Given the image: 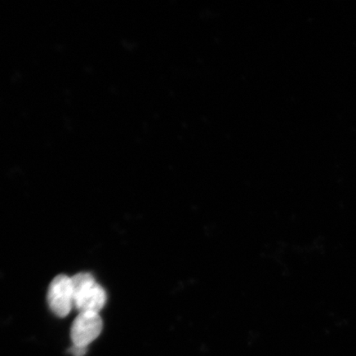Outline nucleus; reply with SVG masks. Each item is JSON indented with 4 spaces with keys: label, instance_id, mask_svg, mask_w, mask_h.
Instances as JSON below:
<instances>
[{
    "label": "nucleus",
    "instance_id": "1",
    "mask_svg": "<svg viewBox=\"0 0 356 356\" xmlns=\"http://www.w3.org/2000/svg\"><path fill=\"white\" fill-rule=\"evenodd\" d=\"M70 278L73 289L74 308L79 313L99 314L106 301L104 289L96 282L90 273H81Z\"/></svg>",
    "mask_w": 356,
    "mask_h": 356
},
{
    "label": "nucleus",
    "instance_id": "2",
    "mask_svg": "<svg viewBox=\"0 0 356 356\" xmlns=\"http://www.w3.org/2000/svg\"><path fill=\"white\" fill-rule=\"evenodd\" d=\"M47 302L57 317L65 318L74 308V295L71 278L65 275H57L49 286Z\"/></svg>",
    "mask_w": 356,
    "mask_h": 356
},
{
    "label": "nucleus",
    "instance_id": "3",
    "mask_svg": "<svg viewBox=\"0 0 356 356\" xmlns=\"http://www.w3.org/2000/svg\"><path fill=\"white\" fill-rule=\"evenodd\" d=\"M102 325L99 314L79 313L71 327L73 345L88 347L99 337Z\"/></svg>",
    "mask_w": 356,
    "mask_h": 356
},
{
    "label": "nucleus",
    "instance_id": "4",
    "mask_svg": "<svg viewBox=\"0 0 356 356\" xmlns=\"http://www.w3.org/2000/svg\"><path fill=\"white\" fill-rule=\"evenodd\" d=\"M88 347L73 345L70 349V353L73 356H83L87 353Z\"/></svg>",
    "mask_w": 356,
    "mask_h": 356
}]
</instances>
